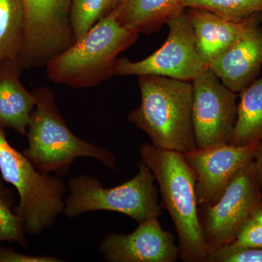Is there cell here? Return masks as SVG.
I'll return each instance as SVG.
<instances>
[{
    "mask_svg": "<svg viewBox=\"0 0 262 262\" xmlns=\"http://www.w3.org/2000/svg\"><path fill=\"white\" fill-rule=\"evenodd\" d=\"M159 185L161 206L168 212L178 234L179 258L185 262H206L209 248L202 233L195 187L196 174L183 153L160 149L144 142L139 149Z\"/></svg>",
    "mask_w": 262,
    "mask_h": 262,
    "instance_id": "6da1fadb",
    "label": "cell"
},
{
    "mask_svg": "<svg viewBox=\"0 0 262 262\" xmlns=\"http://www.w3.org/2000/svg\"><path fill=\"white\" fill-rule=\"evenodd\" d=\"M138 82L141 103L127 120L156 147L181 153L195 150L192 82L146 75L139 77Z\"/></svg>",
    "mask_w": 262,
    "mask_h": 262,
    "instance_id": "7a4b0ae2",
    "label": "cell"
},
{
    "mask_svg": "<svg viewBox=\"0 0 262 262\" xmlns=\"http://www.w3.org/2000/svg\"><path fill=\"white\" fill-rule=\"evenodd\" d=\"M139 35L123 27L110 13L84 37L48 62V79L73 89L96 87L116 76L119 55L134 44Z\"/></svg>",
    "mask_w": 262,
    "mask_h": 262,
    "instance_id": "3957f363",
    "label": "cell"
},
{
    "mask_svg": "<svg viewBox=\"0 0 262 262\" xmlns=\"http://www.w3.org/2000/svg\"><path fill=\"white\" fill-rule=\"evenodd\" d=\"M36 99L27 128L28 146L23 154L41 173L62 177L78 158H94L108 168H116L111 151L75 135L61 116L54 94L48 88L32 91Z\"/></svg>",
    "mask_w": 262,
    "mask_h": 262,
    "instance_id": "277c9868",
    "label": "cell"
},
{
    "mask_svg": "<svg viewBox=\"0 0 262 262\" xmlns=\"http://www.w3.org/2000/svg\"><path fill=\"white\" fill-rule=\"evenodd\" d=\"M0 173L18 192L16 213L27 233L36 235L54 225L64 208L67 186L58 176L39 172L10 144L1 126Z\"/></svg>",
    "mask_w": 262,
    "mask_h": 262,
    "instance_id": "5b68a950",
    "label": "cell"
},
{
    "mask_svg": "<svg viewBox=\"0 0 262 262\" xmlns=\"http://www.w3.org/2000/svg\"><path fill=\"white\" fill-rule=\"evenodd\" d=\"M154 182L151 170L141 161L134 178L115 187H103L98 179L81 174L69 180L70 194L66 198L63 213L74 218L91 211H113L139 223L158 218L161 206Z\"/></svg>",
    "mask_w": 262,
    "mask_h": 262,
    "instance_id": "8992f818",
    "label": "cell"
},
{
    "mask_svg": "<svg viewBox=\"0 0 262 262\" xmlns=\"http://www.w3.org/2000/svg\"><path fill=\"white\" fill-rule=\"evenodd\" d=\"M262 206L253 160L239 169L213 206H200L202 233L210 253L232 244L239 229Z\"/></svg>",
    "mask_w": 262,
    "mask_h": 262,
    "instance_id": "52a82bcc",
    "label": "cell"
},
{
    "mask_svg": "<svg viewBox=\"0 0 262 262\" xmlns=\"http://www.w3.org/2000/svg\"><path fill=\"white\" fill-rule=\"evenodd\" d=\"M25 37L19 60L24 70L46 67L74 42L72 0H23Z\"/></svg>",
    "mask_w": 262,
    "mask_h": 262,
    "instance_id": "ba28073f",
    "label": "cell"
},
{
    "mask_svg": "<svg viewBox=\"0 0 262 262\" xmlns=\"http://www.w3.org/2000/svg\"><path fill=\"white\" fill-rule=\"evenodd\" d=\"M169 34L163 46L147 58L131 61L119 58L116 76H160L192 82L208 66L196 51L194 33L185 12L167 23Z\"/></svg>",
    "mask_w": 262,
    "mask_h": 262,
    "instance_id": "9c48e42d",
    "label": "cell"
},
{
    "mask_svg": "<svg viewBox=\"0 0 262 262\" xmlns=\"http://www.w3.org/2000/svg\"><path fill=\"white\" fill-rule=\"evenodd\" d=\"M192 118L196 149L230 144L237 121V95L209 68L192 81Z\"/></svg>",
    "mask_w": 262,
    "mask_h": 262,
    "instance_id": "30bf717a",
    "label": "cell"
},
{
    "mask_svg": "<svg viewBox=\"0 0 262 262\" xmlns=\"http://www.w3.org/2000/svg\"><path fill=\"white\" fill-rule=\"evenodd\" d=\"M260 142L237 146L224 144L183 153L196 174L198 206H213L220 199L234 174L254 159Z\"/></svg>",
    "mask_w": 262,
    "mask_h": 262,
    "instance_id": "8fae6325",
    "label": "cell"
},
{
    "mask_svg": "<svg viewBox=\"0 0 262 262\" xmlns=\"http://www.w3.org/2000/svg\"><path fill=\"white\" fill-rule=\"evenodd\" d=\"M132 233L108 234L98 251L110 262H175L179 248L174 237L164 230L158 218L139 223Z\"/></svg>",
    "mask_w": 262,
    "mask_h": 262,
    "instance_id": "7c38bea8",
    "label": "cell"
},
{
    "mask_svg": "<svg viewBox=\"0 0 262 262\" xmlns=\"http://www.w3.org/2000/svg\"><path fill=\"white\" fill-rule=\"evenodd\" d=\"M184 12L194 33L196 51L208 66L250 29L262 23V13L231 21L199 8H186Z\"/></svg>",
    "mask_w": 262,
    "mask_h": 262,
    "instance_id": "4fadbf2b",
    "label": "cell"
},
{
    "mask_svg": "<svg viewBox=\"0 0 262 262\" xmlns=\"http://www.w3.org/2000/svg\"><path fill=\"white\" fill-rule=\"evenodd\" d=\"M262 66V29H250L229 49L208 64L222 83L241 93L256 80Z\"/></svg>",
    "mask_w": 262,
    "mask_h": 262,
    "instance_id": "5bb4252c",
    "label": "cell"
},
{
    "mask_svg": "<svg viewBox=\"0 0 262 262\" xmlns=\"http://www.w3.org/2000/svg\"><path fill=\"white\" fill-rule=\"evenodd\" d=\"M19 58L0 61V126L27 136L36 99L20 81Z\"/></svg>",
    "mask_w": 262,
    "mask_h": 262,
    "instance_id": "9a60e30c",
    "label": "cell"
},
{
    "mask_svg": "<svg viewBox=\"0 0 262 262\" xmlns=\"http://www.w3.org/2000/svg\"><path fill=\"white\" fill-rule=\"evenodd\" d=\"M186 0H123L111 13L123 27L138 34L157 32L185 10Z\"/></svg>",
    "mask_w": 262,
    "mask_h": 262,
    "instance_id": "2e32d148",
    "label": "cell"
},
{
    "mask_svg": "<svg viewBox=\"0 0 262 262\" xmlns=\"http://www.w3.org/2000/svg\"><path fill=\"white\" fill-rule=\"evenodd\" d=\"M262 141V77L239 93L237 121L230 144L244 146Z\"/></svg>",
    "mask_w": 262,
    "mask_h": 262,
    "instance_id": "e0dca14e",
    "label": "cell"
},
{
    "mask_svg": "<svg viewBox=\"0 0 262 262\" xmlns=\"http://www.w3.org/2000/svg\"><path fill=\"white\" fill-rule=\"evenodd\" d=\"M24 37L23 0H0V61L18 59Z\"/></svg>",
    "mask_w": 262,
    "mask_h": 262,
    "instance_id": "ac0fdd59",
    "label": "cell"
},
{
    "mask_svg": "<svg viewBox=\"0 0 262 262\" xmlns=\"http://www.w3.org/2000/svg\"><path fill=\"white\" fill-rule=\"evenodd\" d=\"M186 8L207 10L231 21L262 13V0H186Z\"/></svg>",
    "mask_w": 262,
    "mask_h": 262,
    "instance_id": "d6986e66",
    "label": "cell"
},
{
    "mask_svg": "<svg viewBox=\"0 0 262 262\" xmlns=\"http://www.w3.org/2000/svg\"><path fill=\"white\" fill-rule=\"evenodd\" d=\"M26 233L23 222L14 207V194L0 177V243H17L26 247L28 245Z\"/></svg>",
    "mask_w": 262,
    "mask_h": 262,
    "instance_id": "ffe728a7",
    "label": "cell"
},
{
    "mask_svg": "<svg viewBox=\"0 0 262 262\" xmlns=\"http://www.w3.org/2000/svg\"><path fill=\"white\" fill-rule=\"evenodd\" d=\"M106 3V0H72L70 22L75 42L103 18Z\"/></svg>",
    "mask_w": 262,
    "mask_h": 262,
    "instance_id": "44dd1931",
    "label": "cell"
},
{
    "mask_svg": "<svg viewBox=\"0 0 262 262\" xmlns=\"http://www.w3.org/2000/svg\"><path fill=\"white\" fill-rule=\"evenodd\" d=\"M206 262H262V248H239L227 245L210 253Z\"/></svg>",
    "mask_w": 262,
    "mask_h": 262,
    "instance_id": "7402d4cb",
    "label": "cell"
},
{
    "mask_svg": "<svg viewBox=\"0 0 262 262\" xmlns=\"http://www.w3.org/2000/svg\"><path fill=\"white\" fill-rule=\"evenodd\" d=\"M230 245L239 248H262V225L251 216L239 229Z\"/></svg>",
    "mask_w": 262,
    "mask_h": 262,
    "instance_id": "603a6c76",
    "label": "cell"
},
{
    "mask_svg": "<svg viewBox=\"0 0 262 262\" xmlns=\"http://www.w3.org/2000/svg\"><path fill=\"white\" fill-rule=\"evenodd\" d=\"M59 258L51 256H32L17 252L0 245V262H59Z\"/></svg>",
    "mask_w": 262,
    "mask_h": 262,
    "instance_id": "cb8c5ba5",
    "label": "cell"
},
{
    "mask_svg": "<svg viewBox=\"0 0 262 262\" xmlns=\"http://www.w3.org/2000/svg\"><path fill=\"white\" fill-rule=\"evenodd\" d=\"M253 164H254L256 179H257L260 189L262 190V141L258 146L257 151L253 159Z\"/></svg>",
    "mask_w": 262,
    "mask_h": 262,
    "instance_id": "d4e9b609",
    "label": "cell"
},
{
    "mask_svg": "<svg viewBox=\"0 0 262 262\" xmlns=\"http://www.w3.org/2000/svg\"><path fill=\"white\" fill-rule=\"evenodd\" d=\"M122 2H123V0H106V7H105L103 17L110 14L119 5L121 4Z\"/></svg>",
    "mask_w": 262,
    "mask_h": 262,
    "instance_id": "484cf974",
    "label": "cell"
},
{
    "mask_svg": "<svg viewBox=\"0 0 262 262\" xmlns=\"http://www.w3.org/2000/svg\"><path fill=\"white\" fill-rule=\"evenodd\" d=\"M251 216L262 225V206L258 207L257 209L255 210Z\"/></svg>",
    "mask_w": 262,
    "mask_h": 262,
    "instance_id": "4316f807",
    "label": "cell"
}]
</instances>
